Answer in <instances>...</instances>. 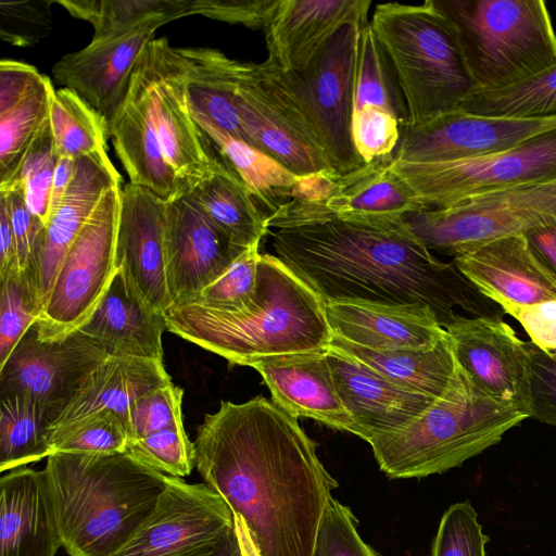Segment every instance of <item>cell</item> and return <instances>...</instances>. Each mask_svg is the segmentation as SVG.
<instances>
[{
    "instance_id": "7a4b0ae2",
    "label": "cell",
    "mask_w": 556,
    "mask_h": 556,
    "mask_svg": "<svg viewBox=\"0 0 556 556\" xmlns=\"http://www.w3.org/2000/svg\"><path fill=\"white\" fill-rule=\"evenodd\" d=\"M193 445L204 483L244 521L261 556H314L338 483L296 417L263 396L223 401Z\"/></svg>"
},
{
    "instance_id": "4fadbf2b",
    "label": "cell",
    "mask_w": 556,
    "mask_h": 556,
    "mask_svg": "<svg viewBox=\"0 0 556 556\" xmlns=\"http://www.w3.org/2000/svg\"><path fill=\"white\" fill-rule=\"evenodd\" d=\"M233 528V513L211 486L172 477L153 511L111 556H208Z\"/></svg>"
},
{
    "instance_id": "8992f818",
    "label": "cell",
    "mask_w": 556,
    "mask_h": 556,
    "mask_svg": "<svg viewBox=\"0 0 556 556\" xmlns=\"http://www.w3.org/2000/svg\"><path fill=\"white\" fill-rule=\"evenodd\" d=\"M369 23L399 80L407 126L459 110L478 89L456 28L435 0L379 3Z\"/></svg>"
},
{
    "instance_id": "f5cc1de1",
    "label": "cell",
    "mask_w": 556,
    "mask_h": 556,
    "mask_svg": "<svg viewBox=\"0 0 556 556\" xmlns=\"http://www.w3.org/2000/svg\"><path fill=\"white\" fill-rule=\"evenodd\" d=\"M0 202L4 204L10 218L18 269L25 273L42 247L47 225L27 207L18 180L0 190Z\"/></svg>"
},
{
    "instance_id": "680465c9",
    "label": "cell",
    "mask_w": 556,
    "mask_h": 556,
    "mask_svg": "<svg viewBox=\"0 0 556 556\" xmlns=\"http://www.w3.org/2000/svg\"><path fill=\"white\" fill-rule=\"evenodd\" d=\"M13 270H20L16 248L7 208L0 202V280Z\"/></svg>"
},
{
    "instance_id": "30bf717a",
    "label": "cell",
    "mask_w": 556,
    "mask_h": 556,
    "mask_svg": "<svg viewBox=\"0 0 556 556\" xmlns=\"http://www.w3.org/2000/svg\"><path fill=\"white\" fill-rule=\"evenodd\" d=\"M365 25H342L303 70L285 71L332 169L340 176L365 164L354 148L351 131L359 39Z\"/></svg>"
},
{
    "instance_id": "9f6ffc18",
    "label": "cell",
    "mask_w": 556,
    "mask_h": 556,
    "mask_svg": "<svg viewBox=\"0 0 556 556\" xmlns=\"http://www.w3.org/2000/svg\"><path fill=\"white\" fill-rule=\"evenodd\" d=\"M523 327L530 342L549 355H556V300L533 305H503Z\"/></svg>"
},
{
    "instance_id": "c3c4849f",
    "label": "cell",
    "mask_w": 556,
    "mask_h": 556,
    "mask_svg": "<svg viewBox=\"0 0 556 556\" xmlns=\"http://www.w3.org/2000/svg\"><path fill=\"white\" fill-rule=\"evenodd\" d=\"M182 394L181 388L169 383L137 399L127 415L129 442L184 425Z\"/></svg>"
},
{
    "instance_id": "d4e9b609",
    "label": "cell",
    "mask_w": 556,
    "mask_h": 556,
    "mask_svg": "<svg viewBox=\"0 0 556 556\" xmlns=\"http://www.w3.org/2000/svg\"><path fill=\"white\" fill-rule=\"evenodd\" d=\"M327 351L267 356L250 367L261 374L271 400L292 416L355 434L353 419L334 387Z\"/></svg>"
},
{
    "instance_id": "6125c7cd",
    "label": "cell",
    "mask_w": 556,
    "mask_h": 556,
    "mask_svg": "<svg viewBox=\"0 0 556 556\" xmlns=\"http://www.w3.org/2000/svg\"><path fill=\"white\" fill-rule=\"evenodd\" d=\"M208 556H243L235 528Z\"/></svg>"
},
{
    "instance_id": "db71d44e",
    "label": "cell",
    "mask_w": 556,
    "mask_h": 556,
    "mask_svg": "<svg viewBox=\"0 0 556 556\" xmlns=\"http://www.w3.org/2000/svg\"><path fill=\"white\" fill-rule=\"evenodd\" d=\"M529 418L556 427V355H549L529 342Z\"/></svg>"
},
{
    "instance_id": "5b68a950",
    "label": "cell",
    "mask_w": 556,
    "mask_h": 556,
    "mask_svg": "<svg viewBox=\"0 0 556 556\" xmlns=\"http://www.w3.org/2000/svg\"><path fill=\"white\" fill-rule=\"evenodd\" d=\"M526 418L480 393L458 367L446 391L417 418L368 443L389 478H424L462 466Z\"/></svg>"
},
{
    "instance_id": "d6a6232c",
    "label": "cell",
    "mask_w": 556,
    "mask_h": 556,
    "mask_svg": "<svg viewBox=\"0 0 556 556\" xmlns=\"http://www.w3.org/2000/svg\"><path fill=\"white\" fill-rule=\"evenodd\" d=\"M169 383L163 361L110 356L81 381L50 429L101 410L115 412L127 422L128 410L137 399Z\"/></svg>"
},
{
    "instance_id": "ac0fdd59",
    "label": "cell",
    "mask_w": 556,
    "mask_h": 556,
    "mask_svg": "<svg viewBox=\"0 0 556 556\" xmlns=\"http://www.w3.org/2000/svg\"><path fill=\"white\" fill-rule=\"evenodd\" d=\"M243 251L186 191L166 202L165 274L172 306L192 303Z\"/></svg>"
},
{
    "instance_id": "f546056e",
    "label": "cell",
    "mask_w": 556,
    "mask_h": 556,
    "mask_svg": "<svg viewBox=\"0 0 556 556\" xmlns=\"http://www.w3.org/2000/svg\"><path fill=\"white\" fill-rule=\"evenodd\" d=\"M51 79L36 67L0 62V190L15 181L24 156L49 118Z\"/></svg>"
},
{
    "instance_id": "1f68e13d",
    "label": "cell",
    "mask_w": 556,
    "mask_h": 556,
    "mask_svg": "<svg viewBox=\"0 0 556 556\" xmlns=\"http://www.w3.org/2000/svg\"><path fill=\"white\" fill-rule=\"evenodd\" d=\"M392 159H378L337 177L324 206L339 218L369 223L401 220L426 208L391 168Z\"/></svg>"
},
{
    "instance_id": "d6986e66",
    "label": "cell",
    "mask_w": 556,
    "mask_h": 556,
    "mask_svg": "<svg viewBox=\"0 0 556 556\" xmlns=\"http://www.w3.org/2000/svg\"><path fill=\"white\" fill-rule=\"evenodd\" d=\"M167 20H155L127 31L91 40L85 48L70 52L52 68L55 83L70 89L111 123L127 96L134 72L156 29Z\"/></svg>"
},
{
    "instance_id": "52a82bcc",
    "label": "cell",
    "mask_w": 556,
    "mask_h": 556,
    "mask_svg": "<svg viewBox=\"0 0 556 556\" xmlns=\"http://www.w3.org/2000/svg\"><path fill=\"white\" fill-rule=\"evenodd\" d=\"M458 34L480 90H500L556 64V33L542 0H435Z\"/></svg>"
},
{
    "instance_id": "ba28073f",
    "label": "cell",
    "mask_w": 556,
    "mask_h": 556,
    "mask_svg": "<svg viewBox=\"0 0 556 556\" xmlns=\"http://www.w3.org/2000/svg\"><path fill=\"white\" fill-rule=\"evenodd\" d=\"M391 168L426 208L445 207L484 194L556 180V128L504 152L455 162H406Z\"/></svg>"
},
{
    "instance_id": "8fae6325",
    "label": "cell",
    "mask_w": 556,
    "mask_h": 556,
    "mask_svg": "<svg viewBox=\"0 0 556 556\" xmlns=\"http://www.w3.org/2000/svg\"><path fill=\"white\" fill-rule=\"evenodd\" d=\"M122 187L109 189L66 252L35 323L52 341L78 330L92 315L116 270L115 242Z\"/></svg>"
},
{
    "instance_id": "11a10c76",
    "label": "cell",
    "mask_w": 556,
    "mask_h": 556,
    "mask_svg": "<svg viewBox=\"0 0 556 556\" xmlns=\"http://www.w3.org/2000/svg\"><path fill=\"white\" fill-rule=\"evenodd\" d=\"M278 0H192V15L265 29Z\"/></svg>"
},
{
    "instance_id": "91938a15",
    "label": "cell",
    "mask_w": 556,
    "mask_h": 556,
    "mask_svg": "<svg viewBox=\"0 0 556 556\" xmlns=\"http://www.w3.org/2000/svg\"><path fill=\"white\" fill-rule=\"evenodd\" d=\"M76 168V160L68 156H59L53 180L51 187V195H50V216L56 211L60 206L68 187L73 179L74 173Z\"/></svg>"
},
{
    "instance_id": "7402d4cb",
    "label": "cell",
    "mask_w": 556,
    "mask_h": 556,
    "mask_svg": "<svg viewBox=\"0 0 556 556\" xmlns=\"http://www.w3.org/2000/svg\"><path fill=\"white\" fill-rule=\"evenodd\" d=\"M122 177L108 156L98 152L76 160L70 187L56 211L50 216L42 247L25 275L42 311L60 265L102 195L119 187Z\"/></svg>"
},
{
    "instance_id": "74e56055",
    "label": "cell",
    "mask_w": 556,
    "mask_h": 556,
    "mask_svg": "<svg viewBox=\"0 0 556 556\" xmlns=\"http://www.w3.org/2000/svg\"><path fill=\"white\" fill-rule=\"evenodd\" d=\"M72 16L93 26L92 40L108 38L155 20L192 15V0H56Z\"/></svg>"
},
{
    "instance_id": "5bb4252c",
    "label": "cell",
    "mask_w": 556,
    "mask_h": 556,
    "mask_svg": "<svg viewBox=\"0 0 556 556\" xmlns=\"http://www.w3.org/2000/svg\"><path fill=\"white\" fill-rule=\"evenodd\" d=\"M110 356L80 330L45 341L34 324L0 366V399L27 394L46 408L53 425L81 381Z\"/></svg>"
},
{
    "instance_id": "4dcf8cb0",
    "label": "cell",
    "mask_w": 556,
    "mask_h": 556,
    "mask_svg": "<svg viewBox=\"0 0 556 556\" xmlns=\"http://www.w3.org/2000/svg\"><path fill=\"white\" fill-rule=\"evenodd\" d=\"M176 49L188 105L195 123H206L250 143L237 106L243 63L214 48Z\"/></svg>"
},
{
    "instance_id": "2e32d148",
    "label": "cell",
    "mask_w": 556,
    "mask_h": 556,
    "mask_svg": "<svg viewBox=\"0 0 556 556\" xmlns=\"http://www.w3.org/2000/svg\"><path fill=\"white\" fill-rule=\"evenodd\" d=\"M556 128V116L496 117L456 110L406 126L394 159L406 162H455L510 150Z\"/></svg>"
},
{
    "instance_id": "f6af8a7d",
    "label": "cell",
    "mask_w": 556,
    "mask_h": 556,
    "mask_svg": "<svg viewBox=\"0 0 556 556\" xmlns=\"http://www.w3.org/2000/svg\"><path fill=\"white\" fill-rule=\"evenodd\" d=\"M41 313L29 281L20 270L1 279L0 296V366L11 355L26 331Z\"/></svg>"
},
{
    "instance_id": "44dd1931",
    "label": "cell",
    "mask_w": 556,
    "mask_h": 556,
    "mask_svg": "<svg viewBox=\"0 0 556 556\" xmlns=\"http://www.w3.org/2000/svg\"><path fill=\"white\" fill-rule=\"evenodd\" d=\"M327 359L355 435L367 442L406 426L437 400L391 381L333 344Z\"/></svg>"
},
{
    "instance_id": "6da1fadb",
    "label": "cell",
    "mask_w": 556,
    "mask_h": 556,
    "mask_svg": "<svg viewBox=\"0 0 556 556\" xmlns=\"http://www.w3.org/2000/svg\"><path fill=\"white\" fill-rule=\"evenodd\" d=\"M276 256L325 302L421 305L443 328L466 317H496L503 308L452 263L439 260L404 218L342 219L323 203L290 199L266 217Z\"/></svg>"
},
{
    "instance_id": "cb8c5ba5",
    "label": "cell",
    "mask_w": 556,
    "mask_h": 556,
    "mask_svg": "<svg viewBox=\"0 0 556 556\" xmlns=\"http://www.w3.org/2000/svg\"><path fill=\"white\" fill-rule=\"evenodd\" d=\"M326 315L333 338L376 351L427 350L447 334L421 305L331 301Z\"/></svg>"
},
{
    "instance_id": "9c48e42d",
    "label": "cell",
    "mask_w": 556,
    "mask_h": 556,
    "mask_svg": "<svg viewBox=\"0 0 556 556\" xmlns=\"http://www.w3.org/2000/svg\"><path fill=\"white\" fill-rule=\"evenodd\" d=\"M250 144L300 177H338L291 89L286 72L266 61L243 63L237 94Z\"/></svg>"
},
{
    "instance_id": "8d00e7d4",
    "label": "cell",
    "mask_w": 556,
    "mask_h": 556,
    "mask_svg": "<svg viewBox=\"0 0 556 556\" xmlns=\"http://www.w3.org/2000/svg\"><path fill=\"white\" fill-rule=\"evenodd\" d=\"M52 419L31 396L17 393L0 399V470L10 471L51 454L48 433Z\"/></svg>"
},
{
    "instance_id": "e575fe53",
    "label": "cell",
    "mask_w": 556,
    "mask_h": 556,
    "mask_svg": "<svg viewBox=\"0 0 556 556\" xmlns=\"http://www.w3.org/2000/svg\"><path fill=\"white\" fill-rule=\"evenodd\" d=\"M331 344L391 381L432 399L446 391L458 370L448 334L427 350L376 351L337 338Z\"/></svg>"
},
{
    "instance_id": "60d3db41",
    "label": "cell",
    "mask_w": 556,
    "mask_h": 556,
    "mask_svg": "<svg viewBox=\"0 0 556 556\" xmlns=\"http://www.w3.org/2000/svg\"><path fill=\"white\" fill-rule=\"evenodd\" d=\"M376 105L390 112L404 128L408 113L393 66L370 23L361 31L354 110Z\"/></svg>"
},
{
    "instance_id": "9a60e30c",
    "label": "cell",
    "mask_w": 556,
    "mask_h": 556,
    "mask_svg": "<svg viewBox=\"0 0 556 556\" xmlns=\"http://www.w3.org/2000/svg\"><path fill=\"white\" fill-rule=\"evenodd\" d=\"M144 54L151 118L184 192L208 173L215 149L191 115L177 49L164 37L154 38Z\"/></svg>"
},
{
    "instance_id": "484cf974",
    "label": "cell",
    "mask_w": 556,
    "mask_h": 556,
    "mask_svg": "<svg viewBox=\"0 0 556 556\" xmlns=\"http://www.w3.org/2000/svg\"><path fill=\"white\" fill-rule=\"evenodd\" d=\"M108 131L129 182L148 188L166 201L181 192L179 179L163 154L151 118L144 50L127 96L109 124Z\"/></svg>"
},
{
    "instance_id": "f1b7e54d",
    "label": "cell",
    "mask_w": 556,
    "mask_h": 556,
    "mask_svg": "<svg viewBox=\"0 0 556 556\" xmlns=\"http://www.w3.org/2000/svg\"><path fill=\"white\" fill-rule=\"evenodd\" d=\"M111 356L163 361L165 313L152 307L122 268L114 276L91 317L78 329Z\"/></svg>"
},
{
    "instance_id": "83f0119b",
    "label": "cell",
    "mask_w": 556,
    "mask_h": 556,
    "mask_svg": "<svg viewBox=\"0 0 556 556\" xmlns=\"http://www.w3.org/2000/svg\"><path fill=\"white\" fill-rule=\"evenodd\" d=\"M0 486V556H54L62 539L45 469H12Z\"/></svg>"
},
{
    "instance_id": "3957f363",
    "label": "cell",
    "mask_w": 556,
    "mask_h": 556,
    "mask_svg": "<svg viewBox=\"0 0 556 556\" xmlns=\"http://www.w3.org/2000/svg\"><path fill=\"white\" fill-rule=\"evenodd\" d=\"M165 316L168 331L242 366L327 350L333 339L324 299L268 253L260 256L256 293L247 308L227 313L186 304L169 307Z\"/></svg>"
},
{
    "instance_id": "7c38bea8",
    "label": "cell",
    "mask_w": 556,
    "mask_h": 556,
    "mask_svg": "<svg viewBox=\"0 0 556 556\" xmlns=\"http://www.w3.org/2000/svg\"><path fill=\"white\" fill-rule=\"evenodd\" d=\"M546 216L556 218V180L419 210L404 220L428 250L455 257L481 243L521 235Z\"/></svg>"
},
{
    "instance_id": "ab89813d",
    "label": "cell",
    "mask_w": 556,
    "mask_h": 556,
    "mask_svg": "<svg viewBox=\"0 0 556 556\" xmlns=\"http://www.w3.org/2000/svg\"><path fill=\"white\" fill-rule=\"evenodd\" d=\"M49 122L59 156L77 160L106 151V123L70 89L54 91Z\"/></svg>"
},
{
    "instance_id": "ffe728a7",
    "label": "cell",
    "mask_w": 556,
    "mask_h": 556,
    "mask_svg": "<svg viewBox=\"0 0 556 556\" xmlns=\"http://www.w3.org/2000/svg\"><path fill=\"white\" fill-rule=\"evenodd\" d=\"M166 200L148 188L121 189L115 264L155 309L172 306L165 274Z\"/></svg>"
},
{
    "instance_id": "bcb514c9",
    "label": "cell",
    "mask_w": 556,
    "mask_h": 556,
    "mask_svg": "<svg viewBox=\"0 0 556 556\" xmlns=\"http://www.w3.org/2000/svg\"><path fill=\"white\" fill-rule=\"evenodd\" d=\"M126 452L170 477H186L195 466L194 445L188 439L184 425L132 440Z\"/></svg>"
},
{
    "instance_id": "7bdbcfd3",
    "label": "cell",
    "mask_w": 556,
    "mask_h": 556,
    "mask_svg": "<svg viewBox=\"0 0 556 556\" xmlns=\"http://www.w3.org/2000/svg\"><path fill=\"white\" fill-rule=\"evenodd\" d=\"M58 157L48 118L29 146L15 179L23 187L29 211L46 225L49 220L51 187Z\"/></svg>"
},
{
    "instance_id": "d590c367",
    "label": "cell",
    "mask_w": 556,
    "mask_h": 556,
    "mask_svg": "<svg viewBox=\"0 0 556 556\" xmlns=\"http://www.w3.org/2000/svg\"><path fill=\"white\" fill-rule=\"evenodd\" d=\"M223 160L240 177L266 217L293 198L306 177H300L278 161L206 123L197 124Z\"/></svg>"
},
{
    "instance_id": "b9f144b4",
    "label": "cell",
    "mask_w": 556,
    "mask_h": 556,
    "mask_svg": "<svg viewBox=\"0 0 556 556\" xmlns=\"http://www.w3.org/2000/svg\"><path fill=\"white\" fill-rule=\"evenodd\" d=\"M51 454L56 452L113 454L126 452L129 434L125 419L101 410L79 420L49 429ZM50 454V455H51Z\"/></svg>"
},
{
    "instance_id": "4316f807",
    "label": "cell",
    "mask_w": 556,
    "mask_h": 556,
    "mask_svg": "<svg viewBox=\"0 0 556 556\" xmlns=\"http://www.w3.org/2000/svg\"><path fill=\"white\" fill-rule=\"evenodd\" d=\"M369 0H278L264 29L267 60L301 71L342 25L367 24Z\"/></svg>"
},
{
    "instance_id": "603a6c76",
    "label": "cell",
    "mask_w": 556,
    "mask_h": 556,
    "mask_svg": "<svg viewBox=\"0 0 556 556\" xmlns=\"http://www.w3.org/2000/svg\"><path fill=\"white\" fill-rule=\"evenodd\" d=\"M453 263L501 307L556 300V277L531 252L522 235L472 247L455 256Z\"/></svg>"
},
{
    "instance_id": "f35d334b",
    "label": "cell",
    "mask_w": 556,
    "mask_h": 556,
    "mask_svg": "<svg viewBox=\"0 0 556 556\" xmlns=\"http://www.w3.org/2000/svg\"><path fill=\"white\" fill-rule=\"evenodd\" d=\"M459 110L496 117L556 116V64L505 89H476Z\"/></svg>"
},
{
    "instance_id": "f907efd6",
    "label": "cell",
    "mask_w": 556,
    "mask_h": 556,
    "mask_svg": "<svg viewBox=\"0 0 556 556\" xmlns=\"http://www.w3.org/2000/svg\"><path fill=\"white\" fill-rule=\"evenodd\" d=\"M53 0L0 1V37L15 47H33L52 29Z\"/></svg>"
},
{
    "instance_id": "ee69618b",
    "label": "cell",
    "mask_w": 556,
    "mask_h": 556,
    "mask_svg": "<svg viewBox=\"0 0 556 556\" xmlns=\"http://www.w3.org/2000/svg\"><path fill=\"white\" fill-rule=\"evenodd\" d=\"M258 245L243 251L220 277L189 304L227 313L247 308L256 293L261 256Z\"/></svg>"
},
{
    "instance_id": "6f0895ef",
    "label": "cell",
    "mask_w": 556,
    "mask_h": 556,
    "mask_svg": "<svg viewBox=\"0 0 556 556\" xmlns=\"http://www.w3.org/2000/svg\"><path fill=\"white\" fill-rule=\"evenodd\" d=\"M521 235L535 257L556 277V218L546 216Z\"/></svg>"
},
{
    "instance_id": "681fc988",
    "label": "cell",
    "mask_w": 556,
    "mask_h": 556,
    "mask_svg": "<svg viewBox=\"0 0 556 556\" xmlns=\"http://www.w3.org/2000/svg\"><path fill=\"white\" fill-rule=\"evenodd\" d=\"M352 140L364 163L393 156L403 128L387 110L376 105H363L353 112Z\"/></svg>"
},
{
    "instance_id": "e0dca14e",
    "label": "cell",
    "mask_w": 556,
    "mask_h": 556,
    "mask_svg": "<svg viewBox=\"0 0 556 556\" xmlns=\"http://www.w3.org/2000/svg\"><path fill=\"white\" fill-rule=\"evenodd\" d=\"M446 332L467 380L483 395L529 417V342L496 317H463Z\"/></svg>"
},
{
    "instance_id": "277c9868",
    "label": "cell",
    "mask_w": 556,
    "mask_h": 556,
    "mask_svg": "<svg viewBox=\"0 0 556 556\" xmlns=\"http://www.w3.org/2000/svg\"><path fill=\"white\" fill-rule=\"evenodd\" d=\"M45 471L70 556H111L153 511L172 480L127 452H56L47 457Z\"/></svg>"
},
{
    "instance_id": "816d5d0a",
    "label": "cell",
    "mask_w": 556,
    "mask_h": 556,
    "mask_svg": "<svg viewBox=\"0 0 556 556\" xmlns=\"http://www.w3.org/2000/svg\"><path fill=\"white\" fill-rule=\"evenodd\" d=\"M353 513L333 496L321 519L314 556H378L357 532Z\"/></svg>"
},
{
    "instance_id": "7dc6e473",
    "label": "cell",
    "mask_w": 556,
    "mask_h": 556,
    "mask_svg": "<svg viewBox=\"0 0 556 556\" xmlns=\"http://www.w3.org/2000/svg\"><path fill=\"white\" fill-rule=\"evenodd\" d=\"M489 536L482 532L470 502L451 505L443 514L434 536L431 556H486Z\"/></svg>"
},
{
    "instance_id": "94428289",
    "label": "cell",
    "mask_w": 556,
    "mask_h": 556,
    "mask_svg": "<svg viewBox=\"0 0 556 556\" xmlns=\"http://www.w3.org/2000/svg\"><path fill=\"white\" fill-rule=\"evenodd\" d=\"M233 520L235 530L237 532L243 556H261L254 542L252 541V538L249 533V530L244 521L238 515L235 514Z\"/></svg>"
},
{
    "instance_id": "836d02e7",
    "label": "cell",
    "mask_w": 556,
    "mask_h": 556,
    "mask_svg": "<svg viewBox=\"0 0 556 556\" xmlns=\"http://www.w3.org/2000/svg\"><path fill=\"white\" fill-rule=\"evenodd\" d=\"M186 192L239 249L258 245L269 231L266 215L216 150L208 173Z\"/></svg>"
}]
</instances>
